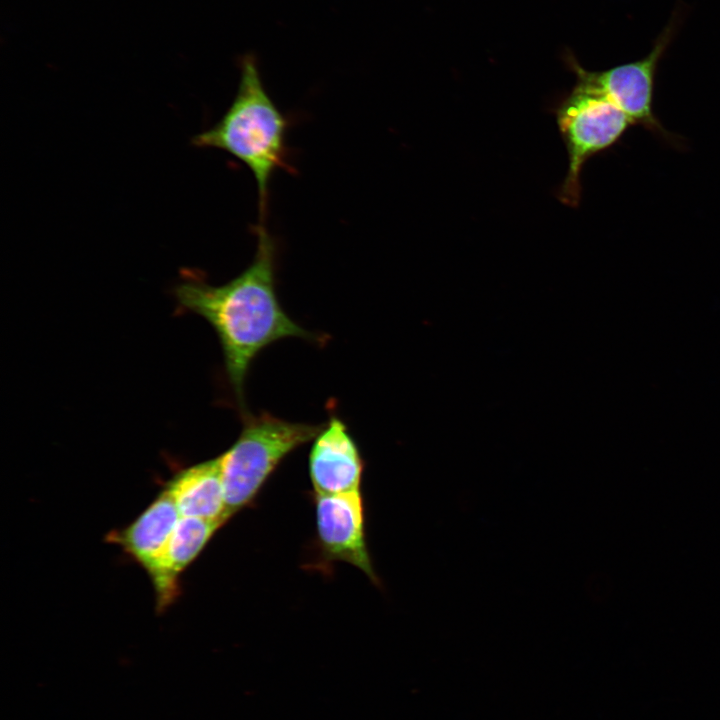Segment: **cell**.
Returning a JSON list of instances; mask_svg holds the SVG:
<instances>
[{
  "instance_id": "cell-9",
  "label": "cell",
  "mask_w": 720,
  "mask_h": 720,
  "mask_svg": "<svg viewBox=\"0 0 720 720\" xmlns=\"http://www.w3.org/2000/svg\"><path fill=\"white\" fill-rule=\"evenodd\" d=\"M180 517L164 490L131 524L108 534L107 541L119 545L148 572L164 553Z\"/></svg>"
},
{
  "instance_id": "cell-5",
  "label": "cell",
  "mask_w": 720,
  "mask_h": 720,
  "mask_svg": "<svg viewBox=\"0 0 720 720\" xmlns=\"http://www.w3.org/2000/svg\"><path fill=\"white\" fill-rule=\"evenodd\" d=\"M317 538L328 560L344 561L377 583L365 540L364 506L360 490L315 495Z\"/></svg>"
},
{
  "instance_id": "cell-7",
  "label": "cell",
  "mask_w": 720,
  "mask_h": 720,
  "mask_svg": "<svg viewBox=\"0 0 720 720\" xmlns=\"http://www.w3.org/2000/svg\"><path fill=\"white\" fill-rule=\"evenodd\" d=\"M315 495H332L360 490L364 462L345 422L330 415L313 439L308 458Z\"/></svg>"
},
{
  "instance_id": "cell-6",
  "label": "cell",
  "mask_w": 720,
  "mask_h": 720,
  "mask_svg": "<svg viewBox=\"0 0 720 720\" xmlns=\"http://www.w3.org/2000/svg\"><path fill=\"white\" fill-rule=\"evenodd\" d=\"M673 29L667 28L644 58L604 71H589L593 81L628 115L634 125L673 142L653 110L654 81L658 63L664 54Z\"/></svg>"
},
{
  "instance_id": "cell-8",
  "label": "cell",
  "mask_w": 720,
  "mask_h": 720,
  "mask_svg": "<svg viewBox=\"0 0 720 720\" xmlns=\"http://www.w3.org/2000/svg\"><path fill=\"white\" fill-rule=\"evenodd\" d=\"M222 521L181 516L164 553L147 572L151 578L158 611L167 608L179 593V576L194 561Z\"/></svg>"
},
{
  "instance_id": "cell-2",
  "label": "cell",
  "mask_w": 720,
  "mask_h": 720,
  "mask_svg": "<svg viewBox=\"0 0 720 720\" xmlns=\"http://www.w3.org/2000/svg\"><path fill=\"white\" fill-rule=\"evenodd\" d=\"M288 118L262 82L254 56L241 60L237 93L222 118L196 135L199 148L219 149L242 162L252 173L258 192L260 223H265L269 184L278 170L291 171L286 143Z\"/></svg>"
},
{
  "instance_id": "cell-3",
  "label": "cell",
  "mask_w": 720,
  "mask_h": 720,
  "mask_svg": "<svg viewBox=\"0 0 720 720\" xmlns=\"http://www.w3.org/2000/svg\"><path fill=\"white\" fill-rule=\"evenodd\" d=\"M242 430L219 456L226 513L249 505L283 459L313 440L323 427L294 423L267 412L242 415Z\"/></svg>"
},
{
  "instance_id": "cell-1",
  "label": "cell",
  "mask_w": 720,
  "mask_h": 720,
  "mask_svg": "<svg viewBox=\"0 0 720 720\" xmlns=\"http://www.w3.org/2000/svg\"><path fill=\"white\" fill-rule=\"evenodd\" d=\"M264 224L256 228L253 261L238 276L220 286L189 277L174 289L178 305L204 318L215 330L241 416L248 412L245 380L262 350L284 338L315 343L326 339L304 329L282 308L276 292L277 245Z\"/></svg>"
},
{
  "instance_id": "cell-10",
  "label": "cell",
  "mask_w": 720,
  "mask_h": 720,
  "mask_svg": "<svg viewBox=\"0 0 720 720\" xmlns=\"http://www.w3.org/2000/svg\"><path fill=\"white\" fill-rule=\"evenodd\" d=\"M183 517L226 522L219 456L179 471L165 489Z\"/></svg>"
},
{
  "instance_id": "cell-4",
  "label": "cell",
  "mask_w": 720,
  "mask_h": 720,
  "mask_svg": "<svg viewBox=\"0 0 720 720\" xmlns=\"http://www.w3.org/2000/svg\"><path fill=\"white\" fill-rule=\"evenodd\" d=\"M570 64L576 74V84L555 111L569 160L558 198L570 207H577L581 196L580 176L585 163L616 144L634 124L592 80L588 70L575 60Z\"/></svg>"
}]
</instances>
